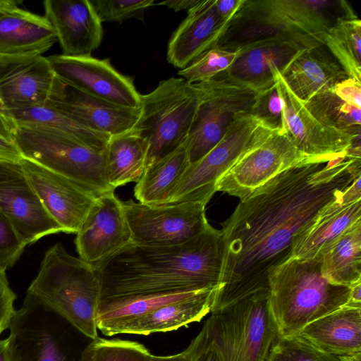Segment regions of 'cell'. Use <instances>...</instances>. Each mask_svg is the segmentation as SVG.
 Instances as JSON below:
<instances>
[{
    "label": "cell",
    "instance_id": "cell-1",
    "mask_svg": "<svg viewBox=\"0 0 361 361\" xmlns=\"http://www.w3.org/2000/svg\"><path fill=\"white\" fill-rule=\"evenodd\" d=\"M361 159L305 160L240 200L221 224L224 257L211 312L269 293V277L293 255L299 236L361 175Z\"/></svg>",
    "mask_w": 361,
    "mask_h": 361
},
{
    "label": "cell",
    "instance_id": "cell-2",
    "mask_svg": "<svg viewBox=\"0 0 361 361\" xmlns=\"http://www.w3.org/2000/svg\"><path fill=\"white\" fill-rule=\"evenodd\" d=\"M224 240L209 224L198 235L176 245H130L97 267L99 303L166 293L217 289Z\"/></svg>",
    "mask_w": 361,
    "mask_h": 361
},
{
    "label": "cell",
    "instance_id": "cell-3",
    "mask_svg": "<svg viewBox=\"0 0 361 361\" xmlns=\"http://www.w3.org/2000/svg\"><path fill=\"white\" fill-rule=\"evenodd\" d=\"M350 287L328 281L319 258L292 257L269 277V305L278 336L299 335L313 321L350 301Z\"/></svg>",
    "mask_w": 361,
    "mask_h": 361
},
{
    "label": "cell",
    "instance_id": "cell-4",
    "mask_svg": "<svg viewBox=\"0 0 361 361\" xmlns=\"http://www.w3.org/2000/svg\"><path fill=\"white\" fill-rule=\"evenodd\" d=\"M101 285L97 269L69 255L60 243L46 252L27 295L62 317L92 340L98 337Z\"/></svg>",
    "mask_w": 361,
    "mask_h": 361
},
{
    "label": "cell",
    "instance_id": "cell-5",
    "mask_svg": "<svg viewBox=\"0 0 361 361\" xmlns=\"http://www.w3.org/2000/svg\"><path fill=\"white\" fill-rule=\"evenodd\" d=\"M268 293H260L212 312L195 338L221 361H266L278 336Z\"/></svg>",
    "mask_w": 361,
    "mask_h": 361
},
{
    "label": "cell",
    "instance_id": "cell-6",
    "mask_svg": "<svg viewBox=\"0 0 361 361\" xmlns=\"http://www.w3.org/2000/svg\"><path fill=\"white\" fill-rule=\"evenodd\" d=\"M13 139L22 157L75 182L94 196L114 191L106 150H99L46 127L16 124Z\"/></svg>",
    "mask_w": 361,
    "mask_h": 361
},
{
    "label": "cell",
    "instance_id": "cell-7",
    "mask_svg": "<svg viewBox=\"0 0 361 361\" xmlns=\"http://www.w3.org/2000/svg\"><path fill=\"white\" fill-rule=\"evenodd\" d=\"M197 106L192 84L182 78L161 80L141 94L140 115L133 130L147 142L145 168L185 143Z\"/></svg>",
    "mask_w": 361,
    "mask_h": 361
},
{
    "label": "cell",
    "instance_id": "cell-8",
    "mask_svg": "<svg viewBox=\"0 0 361 361\" xmlns=\"http://www.w3.org/2000/svg\"><path fill=\"white\" fill-rule=\"evenodd\" d=\"M276 131L279 130L269 128L250 113L238 116L217 145L199 161L190 164L168 204L193 201L207 205L216 192L220 177Z\"/></svg>",
    "mask_w": 361,
    "mask_h": 361
},
{
    "label": "cell",
    "instance_id": "cell-9",
    "mask_svg": "<svg viewBox=\"0 0 361 361\" xmlns=\"http://www.w3.org/2000/svg\"><path fill=\"white\" fill-rule=\"evenodd\" d=\"M8 329L7 361H80L75 329L29 295Z\"/></svg>",
    "mask_w": 361,
    "mask_h": 361
},
{
    "label": "cell",
    "instance_id": "cell-10",
    "mask_svg": "<svg viewBox=\"0 0 361 361\" xmlns=\"http://www.w3.org/2000/svg\"><path fill=\"white\" fill-rule=\"evenodd\" d=\"M192 85L197 106L186 141L190 164L216 145L238 116L250 112L256 95L250 89L219 78Z\"/></svg>",
    "mask_w": 361,
    "mask_h": 361
},
{
    "label": "cell",
    "instance_id": "cell-11",
    "mask_svg": "<svg viewBox=\"0 0 361 361\" xmlns=\"http://www.w3.org/2000/svg\"><path fill=\"white\" fill-rule=\"evenodd\" d=\"M133 244L144 247L180 245L194 238L209 224L200 202L159 205L122 201Z\"/></svg>",
    "mask_w": 361,
    "mask_h": 361
},
{
    "label": "cell",
    "instance_id": "cell-12",
    "mask_svg": "<svg viewBox=\"0 0 361 361\" xmlns=\"http://www.w3.org/2000/svg\"><path fill=\"white\" fill-rule=\"evenodd\" d=\"M309 159L312 158L302 153L286 133L276 131L220 177L216 192L243 200L276 175Z\"/></svg>",
    "mask_w": 361,
    "mask_h": 361
},
{
    "label": "cell",
    "instance_id": "cell-13",
    "mask_svg": "<svg viewBox=\"0 0 361 361\" xmlns=\"http://www.w3.org/2000/svg\"><path fill=\"white\" fill-rule=\"evenodd\" d=\"M19 161L0 159V212L26 246L63 230L45 210Z\"/></svg>",
    "mask_w": 361,
    "mask_h": 361
},
{
    "label": "cell",
    "instance_id": "cell-14",
    "mask_svg": "<svg viewBox=\"0 0 361 361\" xmlns=\"http://www.w3.org/2000/svg\"><path fill=\"white\" fill-rule=\"evenodd\" d=\"M47 58L55 75L71 86L121 106L140 108L141 94L133 80L117 71L109 59L63 54Z\"/></svg>",
    "mask_w": 361,
    "mask_h": 361
},
{
    "label": "cell",
    "instance_id": "cell-15",
    "mask_svg": "<svg viewBox=\"0 0 361 361\" xmlns=\"http://www.w3.org/2000/svg\"><path fill=\"white\" fill-rule=\"evenodd\" d=\"M278 91L284 104L283 132L296 147L310 158L334 159L348 155L360 147V136L338 130L323 124L287 87L279 71L275 75Z\"/></svg>",
    "mask_w": 361,
    "mask_h": 361
},
{
    "label": "cell",
    "instance_id": "cell-16",
    "mask_svg": "<svg viewBox=\"0 0 361 361\" xmlns=\"http://www.w3.org/2000/svg\"><path fill=\"white\" fill-rule=\"evenodd\" d=\"M75 244L79 257L94 267L133 244L122 201L114 191L96 197Z\"/></svg>",
    "mask_w": 361,
    "mask_h": 361
},
{
    "label": "cell",
    "instance_id": "cell-17",
    "mask_svg": "<svg viewBox=\"0 0 361 361\" xmlns=\"http://www.w3.org/2000/svg\"><path fill=\"white\" fill-rule=\"evenodd\" d=\"M19 161L48 214L63 232L77 233L97 197L35 161L23 157Z\"/></svg>",
    "mask_w": 361,
    "mask_h": 361
},
{
    "label": "cell",
    "instance_id": "cell-18",
    "mask_svg": "<svg viewBox=\"0 0 361 361\" xmlns=\"http://www.w3.org/2000/svg\"><path fill=\"white\" fill-rule=\"evenodd\" d=\"M271 39L290 41L306 48L322 44L274 11L267 0H245L216 47L235 51Z\"/></svg>",
    "mask_w": 361,
    "mask_h": 361
},
{
    "label": "cell",
    "instance_id": "cell-19",
    "mask_svg": "<svg viewBox=\"0 0 361 361\" xmlns=\"http://www.w3.org/2000/svg\"><path fill=\"white\" fill-rule=\"evenodd\" d=\"M56 76L42 55H0V102L4 109L44 105Z\"/></svg>",
    "mask_w": 361,
    "mask_h": 361
},
{
    "label": "cell",
    "instance_id": "cell-20",
    "mask_svg": "<svg viewBox=\"0 0 361 361\" xmlns=\"http://www.w3.org/2000/svg\"><path fill=\"white\" fill-rule=\"evenodd\" d=\"M46 104L91 130L109 136L131 130L140 115V108H127L95 97L58 78Z\"/></svg>",
    "mask_w": 361,
    "mask_h": 361
},
{
    "label": "cell",
    "instance_id": "cell-21",
    "mask_svg": "<svg viewBox=\"0 0 361 361\" xmlns=\"http://www.w3.org/2000/svg\"><path fill=\"white\" fill-rule=\"evenodd\" d=\"M303 46L283 39L257 42L237 50L231 65L215 78L225 79L255 93L273 86L281 73Z\"/></svg>",
    "mask_w": 361,
    "mask_h": 361
},
{
    "label": "cell",
    "instance_id": "cell-22",
    "mask_svg": "<svg viewBox=\"0 0 361 361\" xmlns=\"http://www.w3.org/2000/svg\"><path fill=\"white\" fill-rule=\"evenodd\" d=\"M44 17L56 35L63 54L69 56H90L100 45L103 28L88 0H47Z\"/></svg>",
    "mask_w": 361,
    "mask_h": 361
},
{
    "label": "cell",
    "instance_id": "cell-23",
    "mask_svg": "<svg viewBox=\"0 0 361 361\" xmlns=\"http://www.w3.org/2000/svg\"><path fill=\"white\" fill-rule=\"evenodd\" d=\"M360 180L359 175L341 197L322 209L297 239L292 257L318 258L350 226L361 220Z\"/></svg>",
    "mask_w": 361,
    "mask_h": 361
},
{
    "label": "cell",
    "instance_id": "cell-24",
    "mask_svg": "<svg viewBox=\"0 0 361 361\" xmlns=\"http://www.w3.org/2000/svg\"><path fill=\"white\" fill-rule=\"evenodd\" d=\"M229 23L219 17L216 0H200L188 11L169 40V63L180 70L186 68L218 44Z\"/></svg>",
    "mask_w": 361,
    "mask_h": 361
},
{
    "label": "cell",
    "instance_id": "cell-25",
    "mask_svg": "<svg viewBox=\"0 0 361 361\" xmlns=\"http://www.w3.org/2000/svg\"><path fill=\"white\" fill-rule=\"evenodd\" d=\"M57 41L49 20L18 6L0 8V55H42Z\"/></svg>",
    "mask_w": 361,
    "mask_h": 361
},
{
    "label": "cell",
    "instance_id": "cell-26",
    "mask_svg": "<svg viewBox=\"0 0 361 361\" xmlns=\"http://www.w3.org/2000/svg\"><path fill=\"white\" fill-rule=\"evenodd\" d=\"M281 75L289 90L304 102L348 78L323 44L300 51Z\"/></svg>",
    "mask_w": 361,
    "mask_h": 361
},
{
    "label": "cell",
    "instance_id": "cell-27",
    "mask_svg": "<svg viewBox=\"0 0 361 361\" xmlns=\"http://www.w3.org/2000/svg\"><path fill=\"white\" fill-rule=\"evenodd\" d=\"M299 335L326 353L361 354V303L349 301L307 324Z\"/></svg>",
    "mask_w": 361,
    "mask_h": 361
},
{
    "label": "cell",
    "instance_id": "cell-28",
    "mask_svg": "<svg viewBox=\"0 0 361 361\" xmlns=\"http://www.w3.org/2000/svg\"><path fill=\"white\" fill-rule=\"evenodd\" d=\"M216 290H205L195 296L164 305L112 327L104 335H149L176 330L200 322L211 312Z\"/></svg>",
    "mask_w": 361,
    "mask_h": 361
},
{
    "label": "cell",
    "instance_id": "cell-29",
    "mask_svg": "<svg viewBox=\"0 0 361 361\" xmlns=\"http://www.w3.org/2000/svg\"><path fill=\"white\" fill-rule=\"evenodd\" d=\"M267 1L274 11L298 29L315 38L341 20L357 18L350 4L344 0Z\"/></svg>",
    "mask_w": 361,
    "mask_h": 361
},
{
    "label": "cell",
    "instance_id": "cell-30",
    "mask_svg": "<svg viewBox=\"0 0 361 361\" xmlns=\"http://www.w3.org/2000/svg\"><path fill=\"white\" fill-rule=\"evenodd\" d=\"M190 165L186 142L177 149L145 168L134 195L139 202L168 204L173 190Z\"/></svg>",
    "mask_w": 361,
    "mask_h": 361
},
{
    "label": "cell",
    "instance_id": "cell-31",
    "mask_svg": "<svg viewBox=\"0 0 361 361\" xmlns=\"http://www.w3.org/2000/svg\"><path fill=\"white\" fill-rule=\"evenodd\" d=\"M318 258L322 276L330 283L350 287L361 281V220L350 226Z\"/></svg>",
    "mask_w": 361,
    "mask_h": 361
},
{
    "label": "cell",
    "instance_id": "cell-32",
    "mask_svg": "<svg viewBox=\"0 0 361 361\" xmlns=\"http://www.w3.org/2000/svg\"><path fill=\"white\" fill-rule=\"evenodd\" d=\"M147 150L146 140L133 129L111 136L106 159L109 181L114 189L140 179L145 170Z\"/></svg>",
    "mask_w": 361,
    "mask_h": 361
},
{
    "label": "cell",
    "instance_id": "cell-33",
    "mask_svg": "<svg viewBox=\"0 0 361 361\" xmlns=\"http://www.w3.org/2000/svg\"><path fill=\"white\" fill-rule=\"evenodd\" d=\"M4 111L14 125L38 126L51 128L99 150L106 149L111 137L84 126L47 104L4 109Z\"/></svg>",
    "mask_w": 361,
    "mask_h": 361
},
{
    "label": "cell",
    "instance_id": "cell-34",
    "mask_svg": "<svg viewBox=\"0 0 361 361\" xmlns=\"http://www.w3.org/2000/svg\"><path fill=\"white\" fill-rule=\"evenodd\" d=\"M318 40L336 59L348 78L361 82V21L343 19L317 35Z\"/></svg>",
    "mask_w": 361,
    "mask_h": 361
},
{
    "label": "cell",
    "instance_id": "cell-35",
    "mask_svg": "<svg viewBox=\"0 0 361 361\" xmlns=\"http://www.w3.org/2000/svg\"><path fill=\"white\" fill-rule=\"evenodd\" d=\"M304 104L308 111L326 126L360 136V109L341 100L333 89L314 94Z\"/></svg>",
    "mask_w": 361,
    "mask_h": 361
},
{
    "label": "cell",
    "instance_id": "cell-36",
    "mask_svg": "<svg viewBox=\"0 0 361 361\" xmlns=\"http://www.w3.org/2000/svg\"><path fill=\"white\" fill-rule=\"evenodd\" d=\"M152 355L138 342L98 336L82 350L80 361H149Z\"/></svg>",
    "mask_w": 361,
    "mask_h": 361
},
{
    "label": "cell",
    "instance_id": "cell-37",
    "mask_svg": "<svg viewBox=\"0 0 361 361\" xmlns=\"http://www.w3.org/2000/svg\"><path fill=\"white\" fill-rule=\"evenodd\" d=\"M266 361H361V354L353 356L329 354L320 350L300 335L277 336Z\"/></svg>",
    "mask_w": 361,
    "mask_h": 361
},
{
    "label": "cell",
    "instance_id": "cell-38",
    "mask_svg": "<svg viewBox=\"0 0 361 361\" xmlns=\"http://www.w3.org/2000/svg\"><path fill=\"white\" fill-rule=\"evenodd\" d=\"M237 51L215 47L199 56L178 75L190 84L207 81L226 71L233 62Z\"/></svg>",
    "mask_w": 361,
    "mask_h": 361
},
{
    "label": "cell",
    "instance_id": "cell-39",
    "mask_svg": "<svg viewBox=\"0 0 361 361\" xmlns=\"http://www.w3.org/2000/svg\"><path fill=\"white\" fill-rule=\"evenodd\" d=\"M250 114L274 130L282 131L284 126V104L276 84L256 93Z\"/></svg>",
    "mask_w": 361,
    "mask_h": 361
},
{
    "label": "cell",
    "instance_id": "cell-40",
    "mask_svg": "<svg viewBox=\"0 0 361 361\" xmlns=\"http://www.w3.org/2000/svg\"><path fill=\"white\" fill-rule=\"evenodd\" d=\"M100 21L121 22L154 4L153 0H91Z\"/></svg>",
    "mask_w": 361,
    "mask_h": 361
},
{
    "label": "cell",
    "instance_id": "cell-41",
    "mask_svg": "<svg viewBox=\"0 0 361 361\" xmlns=\"http://www.w3.org/2000/svg\"><path fill=\"white\" fill-rule=\"evenodd\" d=\"M25 245L0 212V271L11 269L23 254Z\"/></svg>",
    "mask_w": 361,
    "mask_h": 361
},
{
    "label": "cell",
    "instance_id": "cell-42",
    "mask_svg": "<svg viewBox=\"0 0 361 361\" xmlns=\"http://www.w3.org/2000/svg\"><path fill=\"white\" fill-rule=\"evenodd\" d=\"M16 295L11 288L6 272L0 271V336L8 329L16 312L14 302Z\"/></svg>",
    "mask_w": 361,
    "mask_h": 361
},
{
    "label": "cell",
    "instance_id": "cell-43",
    "mask_svg": "<svg viewBox=\"0 0 361 361\" xmlns=\"http://www.w3.org/2000/svg\"><path fill=\"white\" fill-rule=\"evenodd\" d=\"M334 93L347 104L361 109V82L348 78L337 83L333 88Z\"/></svg>",
    "mask_w": 361,
    "mask_h": 361
},
{
    "label": "cell",
    "instance_id": "cell-44",
    "mask_svg": "<svg viewBox=\"0 0 361 361\" xmlns=\"http://www.w3.org/2000/svg\"><path fill=\"white\" fill-rule=\"evenodd\" d=\"M245 0H216V8L221 19L231 23Z\"/></svg>",
    "mask_w": 361,
    "mask_h": 361
},
{
    "label": "cell",
    "instance_id": "cell-45",
    "mask_svg": "<svg viewBox=\"0 0 361 361\" xmlns=\"http://www.w3.org/2000/svg\"><path fill=\"white\" fill-rule=\"evenodd\" d=\"M190 345L192 350V361H221L214 350L200 344L195 338L191 341Z\"/></svg>",
    "mask_w": 361,
    "mask_h": 361
},
{
    "label": "cell",
    "instance_id": "cell-46",
    "mask_svg": "<svg viewBox=\"0 0 361 361\" xmlns=\"http://www.w3.org/2000/svg\"><path fill=\"white\" fill-rule=\"evenodd\" d=\"M22 156L14 142L0 135V159L19 161Z\"/></svg>",
    "mask_w": 361,
    "mask_h": 361
},
{
    "label": "cell",
    "instance_id": "cell-47",
    "mask_svg": "<svg viewBox=\"0 0 361 361\" xmlns=\"http://www.w3.org/2000/svg\"><path fill=\"white\" fill-rule=\"evenodd\" d=\"M15 125L4 111L0 102V135L13 142V132Z\"/></svg>",
    "mask_w": 361,
    "mask_h": 361
},
{
    "label": "cell",
    "instance_id": "cell-48",
    "mask_svg": "<svg viewBox=\"0 0 361 361\" xmlns=\"http://www.w3.org/2000/svg\"><path fill=\"white\" fill-rule=\"evenodd\" d=\"M192 350L189 346L183 351L171 355H152L149 361H192Z\"/></svg>",
    "mask_w": 361,
    "mask_h": 361
},
{
    "label": "cell",
    "instance_id": "cell-49",
    "mask_svg": "<svg viewBox=\"0 0 361 361\" xmlns=\"http://www.w3.org/2000/svg\"><path fill=\"white\" fill-rule=\"evenodd\" d=\"M200 0H176V1H165L159 2L157 4L165 6L176 12L181 10H190L194 6H195Z\"/></svg>",
    "mask_w": 361,
    "mask_h": 361
},
{
    "label": "cell",
    "instance_id": "cell-50",
    "mask_svg": "<svg viewBox=\"0 0 361 361\" xmlns=\"http://www.w3.org/2000/svg\"><path fill=\"white\" fill-rule=\"evenodd\" d=\"M350 302L361 303V281L350 286Z\"/></svg>",
    "mask_w": 361,
    "mask_h": 361
},
{
    "label": "cell",
    "instance_id": "cell-51",
    "mask_svg": "<svg viewBox=\"0 0 361 361\" xmlns=\"http://www.w3.org/2000/svg\"><path fill=\"white\" fill-rule=\"evenodd\" d=\"M8 338L0 339V361H7Z\"/></svg>",
    "mask_w": 361,
    "mask_h": 361
},
{
    "label": "cell",
    "instance_id": "cell-52",
    "mask_svg": "<svg viewBox=\"0 0 361 361\" xmlns=\"http://www.w3.org/2000/svg\"><path fill=\"white\" fill-rule=\"evenodd\" d=\"M15 1L13 0H0V8L13 4Z\"/></svg>",
    "mask_w": 361,
    "mask_h": 361
}]
</instances>
